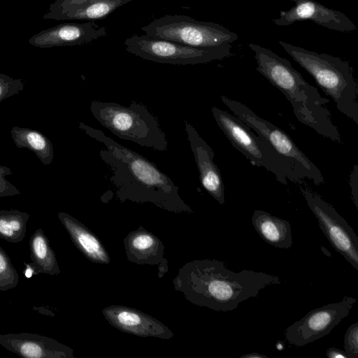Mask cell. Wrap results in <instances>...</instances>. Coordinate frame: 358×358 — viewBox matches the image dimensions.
Returning a JSON list of instances; mask_svg holds the SVG:
<instances>
[{"label":"cell","instance_id":"cell-1","mask_svg":"<svg viewBox=\"0 0 358 358\" xmlns=\"http://www.w3.org/2000/svg\"><path fill=\"white\" fill-rule=\"evenodd\" d=\"M78 127L106 146L99 155L110 171V181L120 201L150 202L170 211L192 212L179 195L178 187L154 163L119 144L101 130L82 122Z\"/></svg>","mask_w":358,"mask_h":358},{"label":"cell","instance_id":"cell-2","mask_svg":"<svg viewBox=\"0 0 358 358\" xmlns=\"http://www.w3.org/2000/svg\"><path fill=\"white\" fill-rule=\"evenodd\" d=\"M180 291L194 304L216 311L227 312L238 304L257 296L264 288L280 285L276 275L243 269L232 271L223 262L194 260L185 264L173 280Z\"/></svg>","mask_w":358,"mask_h":358},{"label":"cell","instance_id":"cell-3","mask_svg":"<svg viewBox=\"0 0 358 358\" xmlns=\"http://www.w3.org/2000/svg\"><path fill=\"white\" fill-rule=\"evenodd\" d=\"M248 46L255 52L257 71L285 95L298 121L320 135L342 143L341 136L326 107L329 100L307 83L287 59L259 45L252 43Z\"/></svg>","mask_w":358,"mask_h":358},{"label":"cell","instance_id":"cell-4","mask_svg":"<svg viewBox=\"0 0 358 358\" xmlns=\"http://www.w3.org/2000/svg\"><path fill=\"white\" fill-rule=\"evenodd\" d=\"M279 43L313 76L322 91L334 100L337 109L358 124V85L348 62L283 41Z\"/></svg>","mask_w":358,"mask_h":358},{"label":"cell","instance_id":"cell-5","mask_svg":"<svg viewBox=\"0 0 358 358\" xmlns=\"http://www.w3.org/2000/svg\"><path fill=\"white\" fill-rule=\"evenodd\" d=\"M90 111L97 121L118 138L141 146L166 151L168 141L156 117L137 102L129 106L117 103L93 101Z\"/></svg>","mask_w":358,"mask_h":358},{"label":"cell","instance_id":"cell-6","mask_svg":"<svg viewBox=\"0 0 358 358\" xmlns=\"http://www.w3.org/2000/svg\"><path fill=\"white\" fill-rule=\"evenodd\" d=\"M215 120L232 146L243 154L250 163L264 167L275 175L276 180L284 185L287 180L299 182L287 163L262 136L234 115L216 106L211 108Z\"/></svg>","mask_w":358,"mask_h":358},{"label":"cell","instance_id":"cell-7","mask_svg":"<svg viewBox=\"0 0 358 358\" xmlns=\"http://www.w3.org/2000/svg\"><path fill=\"white\" fill-rule=\"evenodd\" d=\"M220 99L234 115L268 142L290 166L299 182L305 179L312 180L315 185L324 182L319 168L305 155L284 131L259 117L243 103L225 95L221 96Z\"/></svg>","mask_w":358,"mask_h":358},{"label":"cell","instance_id":"cell-8","mask_svg":"<svg viewBox=\"0 0 358 358\" xmlns=\"http://www.w3.org/2000/svg\"><path fill=\"white\" fill-rule=\"evenodd\" d=\"M145 35L196 48L231 43L238 35L212 22L198 21L184 15H166L141 27Z\"/></svg>","mask_w":358,"mask_h":358},{"label":"cell","instance_id":"cell-9","mask_svg":"<svg viewBox=\"0 0 358 358\" xmlns=\"http://www.w3.org/2000/svg\"><path fill=\"white\" fill-rule=\"evenodd\" d=\"M128 52L161 64L194 65L222 59L231 55V45L191 47L177 42L134 34L124 41Z\"/></svg>","mask_w":358,"mask_h":358},{"label":"cell","instance_id":"cell-10","mask_svg":"<svg viewBox=\"0 0 358 358\" xmlns=\"http://www.w3.org/2000/svg\"><path fill=\"white\" fill-rule=\"evenodd\" d=\"M299 189L332 247L358 271V236L353 229L315 192L301 185Z\"/></svg>","mask_w":358,"mask_h":358},{"label":"cell","instance_id":"cell-11","mask_svg":"<svg viewBox=\"0 0 358 358\" xmlns=\"http://www.w3.org/2000/svg\"><path fill=\"white\" fill-rule=\"evenodd\" d=\"M355 302V298L345 296L310 310L286 329L287 341L300 348L325 336L348 315Z\"/></svg>","mask_w":358,"mask_h":358},{"label":"cell","instance_id":"cell-12","mask_svg":"<svg viewBox=\"0 0 358 358\" xmlns=\"http://www.w3.org/2000/svg\"><path fill=\"white\" fill-rule=\"evenodd\" d=\"M295 5L287 11L280 10V17L273 22L287 26L294 22L311 20L327 29L341 32L357 30L353 22L344 13L327 8L314 0H292Z\"/></svg>","mask_w":358,"mask_h":358},{"label":"cell","instance_id":"cell-13","mask_svg":"<svg viewBox=\"0 0 358 358\" xmlns=\"http://www.w3.org/2000/svg\"><path fill=\"white\" fill-rule=\"evenodd\" d=\"M0 345L21 357L74 358L73 350L43 335L22 332L0 334Z\"/></svg>","mask_w":358,"mask_h":358},{"label":"cell","instance_id":"cell-14","mask_svg":"<svg viewBox=\"0 0 358 358\" xmlns=\"http://www.w3.org/2000/svg\"><path fill=\"white\" fill-rule=\"evenodd\" d=\"M185 125L200 182L210 196L223 205L225 203L224 185L220 169L214 162L215 153L190 123L185 121Z\"/></svg>","mask_w":358,"mask_h":358},{"label":"cell","instance_id":"cell-15","mask_svg":"<svg viewBox=\"0 0 358 358\" xmlns=\"http://www.w3.org/2000/svg\"><path fill=\"white\" fill-rule=\"evenodd\" d=\"M103 315L113 327L125 333L163 339H169L173 336L172 331L165 324L132 308L110 306L103 310Z\"/></svg>","mask_w":358,"mask_h":358},{"label":"cell","instance_id":"cell-16","mask_svg":"<svg viewBox=\"0 0 358 358\" xmlns=\"http://www.w3.org/2000/svg\"><path fill=\"white\" fill-rule=\"evenodd\" d=\"M129 261L138 264H159L164 259V246L154 234L141 227L129 233L124 240Z\"/></svg>","mask_w":358,"mask_h":358},{"label":"cell","instance_id":"cell-17","mask_svg":"<svg viewBox=\"0 0 358 358\" xmlns=\"http://www.w3.org/2000/svg\"><path fill=\"white\" fill-rule=\"evenodd\" d=\"M57 217L69 233L76 247L90 261L95 263H110L109 255L100 241L83 224L64 212Z\"/></svg>","mask_w":358,"mask_h":358},{"label":"cell","instance_id":"cell-18","mask_svg":"<svg viewBox=\"0 0 358 358\" xmlns=\"http://www.w3.org/2000/svg\"><path fill=\"white\" fill-rule=\"evenodd\" d=\"M252 224L259 236L267 243L281 249L292 247V228L287 220L262 210H255L252 216Z\"/></svg>","mask_w":358,"mask_h":358},{"label":"cell","instance_id":"cell-19","mask_svg":"<svg viewBox=\"0 0 358 358\" xmlns=\"http://www.w3.org/2000/svg\"><path fill=\"white\" fill-rule=\"evenodd\" d=\"M134 0H66L68 18L87 21L103 20Z\"/></svg>","mask_w":358,"mask_h":358},{"label":"cell","instance_id":"cell-20","mask_svg":"<svg viewBox=\"0 0 358 358\" xmlns=\"http://www.w3.org/2000/svg\"><path fill=\"white\" fill-rule=\"evenodd\" d=\"M11 138L17 148H27L32 151L45 166L53 160L52 142L39 131L15 126L11 128Z\"/></svg>","mask_w":358,"mask_h":358},{"label":"cell","instance_id":"cell-21","mask_svg":"<svg viewBox=\"0 0 358 358\" xmlns=\"http://www.w3.org/2000/svg\"><path fill=\"white\" fill-rule=\"evenodd\" d=\"M30 259L39 273L58 275L60 274L57 257L49 239L42 229H37L29 241Z\"/></svg>","mask_w":358,"mask_h":358},{"label":"cell","instance_id":"cell-22","mask_svg":"<svg viewBox=\"0 0 358 358\" xmlns=\"http://www.w3.org/2000/svg\"><path fill=\"white\" fill-rule=\"evenodd\" d=\"M29 217L18 210H0V238L13 243L22 241Z\"/></svg>","mask_w":358,"mask_h":358},{"label":"cell","instance_id":"cell-23","mask_svg":"<svg viewBox=\"0 0 358 358\" xmlns=\"http://www.w3.org/2000/svg\"><path fill=\"white\" fill-rule=\"evenodd\" d=\"M19 275L12 262L0 246V291L4 292L17 286Z\"/></svg>","mask_w":358,"mask_h":358},{"label":"cell","instance_id":"cell-24","mask_svg":"<svg viewBox=\"0 0 358 358\" xmlns=\"http://www.w3.org/2000/svg\"><path fill=\"white\" fill-rule=\"evenodd\" d=\"M24 89L21 80H13L6 76L0 75V103L13 95L18 94Z\"/></svg>","mask_w":358,"mask_h":358},{"label":"cell","instance_id":"cell-25","mask_svg":"<svg viewBox=\"0 0 358 358\" xmlns=\"http://www.w3.org/2000/svg\"><path fill=\"white\" fill-rule=\"evenodd\" d=\"M344 348L348 358H358V322L351 324L344 336Z\"/></svg>","mask_w":358,"mask_h":358},{"label":"cell","instance_id":"cell-26","mask_svg":"<svg viewBox=\"0 0 358 358\" xmlns=\"http://www.w3.org/2000/svg\"><path fill=\"white\" fill-rule=\"evenodd\" d=\"M12 174L11 169L0 165V197L11 196L20 194L19 189L6 179V176Z\"/></svg>","mask_w":358,"mask_h":358},{"label":"cell","instance_id":"cell-27","mask_svg":"<svg viewBox=\"0 0 358 358\" xmlns=\"http://www.w3.org/2000/svg\"><path fill=\"white\" fill-rule=\"evenodd\" d=\"M350 186L351 189L352 199L358 209V165L355 164L350 176Z\"/></svg>","mask_w":358,"mask_h":358},{"label":"cell","instance_id":"cell-28","mask_svg":"<svg viewBox=\"0 0 358 358\" xmlns=\"http://www.w3.org/2000/svg\"><path fill=\"white\" fill-rule=\"evenodd\" d=\"M327 357L328 358H348L345 351L336 348H330L327 350Z\"/></svg>","mask_w":358,"mask_h":358},{"label":"cell","instance_id":"cell-29","mask_svg":"<svg viewBox=\"0 0 358 358\" xmlns=\"http://www.w3.org/2000/svg\"><path fill=\"white\" fill-rule=\"evenodd\" d=\"M24 275L27 278H30L34 275L39 274L36 268L31 263H27L24 262Z\"/></svg>","mask_w":358,"mask_h":358},{"label":"cell","instance_id":"cell-30","mask_svg":"<svg viewBox=\"0 0 358 358\" xmlns=\"http://www.w3.org/2000/svg\"><path fill=\"white\" fill-rule=\"evenodd\" d=\"M240 358H268V357L257 352H250L241 356Z\"/></svg>","mask_w":358,"mask_h":358}]
</instances>
